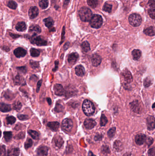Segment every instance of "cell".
<instances>
[{"label":"cell","mask_w":155,"mask_h":156,"mask_svg":"<svg viewBox=\"0 0 155 156\" xmlns=\"http://www.w3.org/2000/svg\"><path fill=\"white\" fill-rule=\"evenodd\" d=\"M144 33L149 36H153L155 35V31L153 27H150L145 29L143 31Z\"/></svg>","instance_id":"83f0119b"},{"label":"cell","mask_w":155,"mask_h":156,"mask_svg":"<svg viewBox=\"0 0 155 156\" xmlns=\"http://www.w3.org/2000/svg\"><path fill=\"white\" fill-rule=\"evenodd\" d=\"M43 22L45 26L48 28H51L54 24V21L51 17H48L44 19Z\"/></svg>","instance_id":"4316f807"},{"label":"cell","mask_w":155,"mask_h":156,"mask_svg":"<svg viewBox=\"0 0 155 156\" xmlns=\"http://www.w3.org/2000/svg\"><path fill=\"white\" fill-rule=\"evenodd\" d=\"M148 5L151 8L155 9V0H149L148 2Z\"/></svg>","instance_id":"f5cc1de1"},{"label":"cell","mask_w":155,"mask_h":156,"mask_svg":"<svg viewBox=\"0 0 155 156\" xmlns=\"http://www.w3.org/2000/svg\"><path fill=\"white\" fill-rule=\"evenodd\" d=\"M79 58V55L76 53H72L69 55L68 57V63L71 65H74Z\"/></svg>","instance_id":"ac0fdd59"},{"label":"cell","mask_w":155,"mask_h":156,"mask_svg":"<svg viewBox=\"0 0 155 156\" xmlns=\"http://www.w3.org/2000/svg\"><path fill=\"white\" fill-rule=\"evenodd\" d=\"M129 22L130 25L133 27H138L142 23V17L137 14H132L129 17Z\"/></svg>","instance_id":"277c9868"},{"label":"cell","mask_w":155,"mask_h":156,"mask_svg":"<svg viewBox=\"0 0 155 156\" xmlns=\"http://www.w3.org/2000/svg\"><path fill=\"white\" fill-rule=\"evenodd\" d=\"M102 58L100 57V56L97 54H93L91 57V62L93 66L94 67L99 66L102 62Z\"/></svg>","instance_id":"4fadbf2b"},{"label":"cell","mask_w":155,"mask_h":156,"mask_svg":"<svg viewBox=\"0 0 155 156\" xmlns=\"http://www.w3.org/2000/svg\"><path fill=\"white\" fill-rule=\"evenodd\" d=\"M17 69H18L19 71L23 74H26L27 72V67L26 66L19 67H17Z\"/></svg>","instance_id":"681fc988"},{"label":"cell","mask_w":155,"mask_h":156,"mask_svg":"<svg viewBox=\"0 0 155 156\" xmlns=\"http://www.w3.org/2000/svg\"><path fill=\"white\" fill-rule=\"evenodd\" d=\"M47 126L53 131H57L58 130L60 124L58 122H49L47 124Z\"/></svg>","instance_id":"44dd1931"},{"label":"cell","mask_w":155,"mask_h":156,"mask_svg":"<svg viewBox=\"0 0 155 156\" xmlns=\"http://www.w3.org/2000/svg\"></svg>","instance_id":"003e7915"},{"label":"cell","mask_w":155,"mask_h":156,"mask_svg":"<svg viewBox=\"0 0 155 156\" xmlns=\"http://www.w3.org/2000/svg\"><path fill=\"white\" fill-rule=\"evenodd\" d=\"M42 80H39V81H38V83H37V88H36V92L38 93L39 91V90H40V87H41V85H42Z\"/></svg>","instance_id":"db71d44e"},{"label":"cell","mask_w":155,"mask_h":156,"mask_svg":"<svg viewBox=\"0 0 155 156\" xmlns=\"http://www.w3.org/2000/svg\"><path fill=\"white\" fill-rule=\"evenodd\" d=\"M16 29L20 32H23L27 29V25L23 22H19L16 26Z\"/></svg>","instance_id":"d4e9b609"},{"label":"cell","mask_w":155,"mask_h":156,"mask_svg":"<svg viewBox=\"0 0 155 156\" xmlns=\"http://www.w3.org/2000/svg\"><path fill=\"white\" fill-rule=\"evenodd\" d=\"M48 0H40L39 2V6L43 9H46L48 7Z\"/></svg>","instance_id":"d6a6232c"},{"label":"cell","mask_w":155,"mask_h":156,"mask_svg":"<svg viewBox=\"0 0 155 156\" xmlns=\"http://www.w3.org/2000/svg\"><path fill=\"white\" fill-rule=\"evenodd\" d=\"M84 125L87 129H92L97 125V122L92 119L87 118L85 120Z\"/></svg>","instance_id":"9c48e42d"},{"label":"cell","mask_w":155,"mask_h":156,"mask_svg":"<svg viewBox=\"0 0 155 156\" xmlns=\"http://www.w3.org/2000/svg\"><path fill=\"white\" fill-rule=\"evenodd\" d=\"M146 136L144 134H139L135 137V142L138 145H142L146 141Z\"/></svg>","instance_id":"7c38bea8"},{"label":"cell","mask_w":155,"mask_h":156,"mask_svg":"<svg viewBox=\"0 0 155 156\" xmlns=\"http://www.w3.org/2000/svg\"><path fill=\"white\" fill-rule=\"evenodd\" d=\"M13 107L14 110H21L22 107L21 103L19 101H16L13 104Z\"/></svg>","instance_id":"b9f144b4"},{"label":"cell","mask_w":155,"mask_h":156,"mask_svg":"<svg viewBox=\"0 0 155 156\" xmlns=\"http://www.w3.org/2000/svg\"><path fill=\"white\" fill-rule=\"evenodd\" d=\"M47 102L49 104V105H51V99H50V98H47Z\"/></svg>","instance_id":"94428289"},{"label":"cell","mask_w":155,"mask_h":156,"mask_svg":"<svg viewBox=\"0 0 155 156\" xmlns=\"http://www.w3.org/2000/svg\"><path fill=\"white\" fill-rule=\"evenodd\" d=\"M102 138V134H97L95 137L94 139L95 141H100Z\"/></svg>","instance_id":"11a10c76"},{"label":"cell","mask_w":155,"mask_h":156,"mask_svg":"<svg viewBox=\"0 0 155 156\" xmlns=\"http://www.w3.org/2000/svg\"><path fill=\"white\" fill-rule=\"evenodd\" d=\"M153 141H154V140L152 137H148V138H146V144L148 145V147H150L151 145L152 144Z\"/></svg>","instance_id":"7dc6e473"},{"label":"cell","mask_w":155,"mask_h":156,"mask_svg":"<svg viewBox=\"0 0 155 156\" xmlns=\"http://www.w3.org/2000/svg\"><path fill=\"white\" fill-rule=\"evenodd\" d=\"M130 107L133 111L136 113H140V106L137 101H135L130 103Z\"/></svg>","instance_id":"603a6c76"},{"label":"cell","mask_w":155,"mask_h":156,"mask_svg":"<svg viewBox=\"0 0 155 156\" xmlns=\"http://www.w3.org/2000/svg\"><path fill=\"white\" fill-rule=\"evenodd\" d=\"M1 111L2 112H7L11 110V107L10 105H8L4 103H1L0 105Z\"/></svg>","instance_id":"cb8c5ba5"},{"label":"cell","mask_w":155,"mask_h":156,"mask_svg":"<svg viewBox=\"0 0 155 156\" xmlns=\"http://www.w3.org/2000/svg\"><path fill=\"white\" fill-rule=\"evenodd\" d=\"M87 2L88 5L93 8H96L98 4V0H87Z\"/></svg>","instance_id":"836d02e7"},{"label":"cell","mask_w":155,"mask_h":156,"mask_svg":"<svg viewBox=\"0 0 155 156\" xmlns=\"http://www.w3.org/2000/svg\"><path fill=\"white\" fill-rule=\"evenodd\" d=\"M3 134L4 139L6 142H9L11 140L12 137V133L11 131H4Z\"/></svg>","instance_id":"1f68e13d"},{"label":"cell","mask_w":155,"mask_h":156,"mask_svg":"<svg viewBox=\"0 0 155 156\" xmlns=\"http://www.w3.org/2000/svg\"><path fill=\"white\" fill-rule=\"evenodd\" d=\"M113 148L117 152H121L123 150V145L121 141L116 140L113 143Z\"/></svg>","instance_id":"7402d4cb"},{"label":"cell","mask_w":155,"mask_h":156,"mask_svg":"<svg viewBox=\"0 0 155 156\" xmlns=\"http://www.w3.org/2000/svg\"><path fill=\"white\" fill-rule=\"evenodd\" d=\"M39 10L38 8L36 6L30 7L29 10V16L30 19H34L38 16Z\"/></svg>","instance_id":"5bb4252c"},{"label":"cell","mask_w":155,"mask_h":156,"mask_svg":"<svg viewBox=\"0 0 155 156\" xmlns=\"http://www.w3.org/2000/svg\"><path fill=\"white\" fill-rule=\"evenodd\" d=\"M53 143L56 147L58 148H60L64 143V141L61 136L57 135L54 137Z\"/></svg>","instance_id":"9a60e30c"},{"label":"cell","mask_w":155,"mask_h":156,"mask_svg":"<svg viewBox=\"0 0 155 156\" xmlns=\"http://www.w3.org/2000/svg\"><path fill=\"white\" fill-rule=\"evenodd\" d=\"M125 82L129 84L133 81V77L130 72L127 69H125L121 73Z\"/></svg>","instance_id":"52a82bcc"},{"label":"cell","mask_w":155,"mask_h":156,"mask_svg":"<svg viewBox=\"0 0 155 156\" xmlns=\"http://www.w3.org/2000/svg\"><path fill=\"white\" fill-rule=\"evenodd\" d=\"M48 148L46 146H42L38 147L36 152L39 156H46L48 154Z\"/></svg>","instance_id":"e0dca14e"},{"label":"cell","mask_w":155,"mask_h":156,"mask_svg":"<svg viewBox=\"0 0 155 156\" xmlns=\"http://www.w3.org/2000/svg\"><path fill=\"white\" fill-rule=\"evenodd\" d=\"M63 109H64V107L63 106V105H61L60 103H57L55 108V110L56 112H60L63 111Z\"/></svg>","instance_id":"7bdbcfd3"},{"label":"cell","mask_w":155,"mask_h":156,"mask_svg":"<svg viewBox=\"0 0 155 156\" xmlns=\"http://www.w3.org/2000/svg\"><path fill=\"white\" fill-rule=\"evenodd\" d=\"M152 108H155V103L153 104V105H152Z\"/></svg>","instance_id":"03108f58"},{"label":"cell","mask_w":155,"mask_h":156,"mask_svg":"<svg viewBox=\"0 0 155 156\" xmlns=\"http://www.w3.org/2000/svg\"><path fill=\"white\" fill-rule=\"evenodd\" d=\"M79 15L81 21L85 22L90 21L93 16L91 10L86 7H82L80 9Z\"/></svg>","instance_id":"7a4b0ae2"},{"label":"cell","mask_w":155,"mask_h":156,"mask_svg":"<svg viewBox=\"0 0 155 156\" xmlns=\"http://www.w3.org/2000/svg\"><path fill=\"white\" fill-rule=\"evenodd\" d=\"M30 54L31 56L33 57H36L39 56L40 52L39 50L35 48H32L30 49Z\"/></svg>","instance_id":"d590c367"},{"label":"cell","mask_w":155,"mask_h":156,"mask_svg":"<svg viewBox=\"0 0 155 156\" xmlns=\"http://www.w3.org/2000/svg\"><path fill=\"white\" fill-rule=\"evenodd\" d=\"M153 83V80L150 77L146 78L144 81V86L146 88L149 87L150 86H151Z\"/></svg>","instance_id":"e575fe53"},{"label":"cell","mask_w":155,"mask_h":156,"mask_svg":"<svg viewBox=\"0 0 155 156\" xmlns=\"http://www.w3.org/2000/svg\"><path fill=\"white\" fill-rule=\"evenodd\" d=\"M103 23L102 18L100 15H94L90 21V24L91 27L94 29L100 28Z\"/></svg>","instance_id":"3957f363"},{"label":"cell","mask_w":155,"mask_h":156,"mask_svg":"<svg viewBox=\"0 0 155 156\" xmlns=\"http://www.w3.org/2000/svg\"><path fill=\"white\" fill-rule=\"evenodd\" d=\"M28 133L32 137V138L35 140H37L39 137V134L37 131H36L30 130L28 131Z\"/></svg>","instance_id":"4dcf8cb0"},{"label":"cell","mask_w":155,"mask_h":156,"mask_svg":"<svg viewBox=\"0 0 155 156\" xmlns=\"http://www.w3.org/2000/svg\"><path fill=\"white\" fill-rule=\"evenodd\" d=\"M17 117L19 118V120H28L29 118L28 116L25 115H18L17 116Z\"/></svg>","instance_id":"c3c4849f"},{"label":"cell","mask_w":155,"mask_h":156,"mask_svg":"<svg viewBox=\"0 0 155 156\" xmlns=\"http://www.w3.org/2000/svg\"><path fill=\"white\" fill-rule=\"evenodd\" d=\"M112 5L111 4H108L106 3L104 4L103 7V10L105 12H107L110 13L112 11Z\"/></svg>","instance_id":"74e56055"},{"label":"cell","mask_w":155,"mask_h":156,"mask_svg":"<svg viewBox=\"0 0 155 156\" xmlns=\"http://www.w3.org/2000/svg\"><path fill=\"white\" fill-rule=\"evenodd\" d=\"M108 122V120L104 114L102 115L100 117V126H106V124H107Z\"/></svg>","instance_id":"8d00e7d4"},{"label":"cell","mask_w":155,"mask_h":156,"mask_svg":"<svg viewBox=\"0 0 155 156\" xmlns=\"http://www.w3.org/2000/svg\"><path fill=\"white\" fill-rule=\"evenodd\" d=\"M82 108L83 112L87 116H91L95 112V108L94 105L89 100H86L82 104Z\"/></svg>","instance_id":"6da1fadb"},{"label":"cell","mask_w":155,"mask_h":156,"mask_svg":"<svg viewBox=\"0 0 155 156\" xmlns=\"http://www.w3.org/2000/svg\"><path fill=\"white\" fill-rule=\"evenodd\" d=\"M131 155V154L130 153H125L123 156H130Z\"/></svg>","instance_id":"e7e4bbea"},{"label":"cell","mask_w":155,"mask_h":156,"mask_svg":"<svg viewBox=\"0 0 155 156\" xmlns=\"http://www.w3.org/2000/svg\"><path fill=\"white\" fill-rule=\"evenodd\" d=\"M148 129L152 131L155 128V118L152 116H148L146 119Z\"/></svg>","instance_id":"ba28073f"},{"label":"cell","mask_w":155,"mask_h":156,"mask_svg":"<svg viewBox=\"0 0 155 156\" xmlns=\"http://www.w3.org/2000/svg\"><path fill=\"white\" fill-rule=\"evenodd\" d=\"M14 82L16 84H25V81L24 79H23L22 77L17 75V76L15 77L14 79Z\"/></svg>","instance_id":"f1b7e54d"},{"label":"cell","mask_w":155,"mask_h":156,"mask_svg":"<svg viewBox=\"0 0 155 156\" xmlns=\"http://www.w3.org/2000/svg\"><path fill=\"white\" fill-rule=\"evenodd\" d=\"M27 51L23 48L19 47L17 48L14 51V54L15 55L16 57L20 58L24 57L25 55L27 54Z\"/></svg>","instance_id":"8fae6325"},{"label":"cell","mask_w":155,"mask_h":156,"mask_svg":"<svg viewBox=\"0 0 155 156\" xmlns=\"http://www.w3.org/2000/svg\"><path fill=\"white\" fill-rule=\"evenodd\" d=\"M88 156H95V155L93 154L92 152H91V151H90L89 152H88Z\"/></svg>","instance_id":"be15d7a7"},{"label":"cell","mask_w":155,"mask_h":156,"mask_svg":"<svg viewBox=\"0 0 155 156\" xmlns=\"http://www.w3.org/2000/svg\"><path fill=\"white\" fill-rule=\"evenodd\" d=\"M102 151L103 152V153H108L110 152V150L108 147L103 146L102 148Z\"/></svg>","instance_id":"816d5d0a"},{"label":"cell","mask_w":155,"mask_h":156,"mask_svg":"<svg viewBox=\"0 0 155 156\" xmlns=\"http://www.w3.org/2000/svg\"><path fill=\"white\" fill-rule=\"evenodd\" d=\"M7 6L12 9L15 10L17 8V4L13 1H10L8 2Z\"/></svg>","instance_id":"ab89813d"},{"label":"cell","mask_w":155,"mask_h":156,"mask_svg":"<svg viewBox=\"0 0 155 156\" xmlns=\"http://www.w3.org/2000/svg\"><path fill=\"white\" fill-rule=\"evenodd\" d=\"M24 137H25V134L24 132H21L16 136V137L17 139H22V138L23 139Z\"/></svg>","instance_id":"9f6ffc18"},{"label":"cell","mask_w":155,"mask_h":156,"mask_svg":"<svg viewBox=\"0 0 155 156\" xmlns=\"http://www.w3.org/2000/svg\"><path fill=\"white\" fill-rule=\"evenodd\" d=\"M115 130H116V128L115 127L111 128V129L109 130V131L107 132V135H108L109 137H110V138H112L115 136Z\"/></svg>","instance_id":"60d3db41"},{"label":"cell","mask_w":155,"mask_h":156,"mask_svg":"<svg viewBox=\"0 0 155 156\" xmlns=\"http://www.w3.org/2000/svg\"><path fill=\"white\" fill-rule=\"evenodd\" d=\"M142 55V52L139 49H134L132 52V56L134 60H137Z\"/></svg>","instance_id":"484cf974"},{"label":"cell","mask_w":155,"mask_h":156,"mask_svg":"<svg viewBox=\"0 0 155 156\" xmlns=\"http://www.w3.org/2000/svg\"><path fill=\"white\" fill-rule=\"evenodd\" d=\"M6 120L7 121V124H10V125H13L15 123L16 121V119L13 116H8L6 118Z\"/></svg>","instance_id":"f35d334b"},{"label":"cell","mask_w":155,"mask_h":156,"mask_svg":"<svg viewBox=\"0 0 155 156\" xmlns=\"http://www.w3.org/2000/svg\"><path fill=\"white\" fill-rule=\"evenodd\" d=\"M55 67L54 69H53V71H56L57 68H58V65L59 62L58 61H55Z\"/></svg>","instance_id":"680465c9"},{"label":"cell","mask_w":155,"mask_h":156,"mask_svg":"<svg viewBox=\"0 0 155 156\" xmlns=\"http://www.w3.org/2000/svg\"><path fill=\"white\" fill-rule=\"evenodd\" d=\"M54 90L55 94L58 96H62L64 95V89L60 84H56L54 86Z\"/></svg>","instance_id":"30bf717a"},{"label":"cell","mask_w":155,"mask_h":156,"mask_svg":"<svg viewBox=\"0 0 155 156\" xmlns=\"http://www.w3.org/2000/svg\"><path fill=\"white\" fill-rule=\"evenodd\" d=\"M1 152H2V153H4L5 155L6 154V152H5V151H6V148H5V146L4 145H2V147H1Z\"/></svg>","instance_id":"6f0895ef"},{"label":"cell","mask_w":155,"mask_h":156,"mask_svg":"<svg viewBox=\"0 0 155 156\" xmlns=\"http://www.w3.org/2000/svg\"><path fill=\"white\" fill-rule=\"evenodd\" d=\"M148 156H155V147L150 149L148 152Z\"/></svg>","instance_id":"f907efd6"},{"label":"cell","mask_w":155,"mask_h":156,"mask_svg":"<svg viewBox=\"0 0 155 156\" xmlns=\"http://www.w3.org/2000/svg\"><path fill=\"white\" fill-rule=\"evenodd\" d=\"M32 144H33V141H32V140L30 138H28L27 139L26 141L25 142V144H24L25 149H27L29 148H30L32 146Z\"/></svg>","instance_id":"ee69618b"},{"label":"cell","mask_w":155,"mask_h":156,"mask_svg":"<svg viewBox=\"0 0 155 156\" xmlns=\"http://www.w3.org/2000/svg\"><path fill=\"white\" fill-rule=\"evenodd\" d=\"M81 47L85 52H88L91 49L90 44L87 41L83 42L81 44Z\"/></svg>","instance_id":"f546056e"},{"label":"cell","mask_w":155,"mask_h":156,"mask_svg":"<svg viewBox=\"0 0 155 156\" xmlns=\"http://www.w3.org/2000/svg\"><path fill=\"white\" fill-rule=\"evenodd\" d=\"M65 34V31H64V27H63V36L61 37V43L63 42V39H64V36Z\"/></svg>","instance_id":"91938a15"},{"label":"cell","mask_w":155,"mask_h":156,"mask_svg":"<svg viewBox=\"0 0 155 156\" xmlns=\"http://www.w3.org/2000/svg\"><path fill=\"white\" fill-rule=\"evenodd\" d=\"M29 32L34 33V34H39L41 32V29L38 25H32L29 27Z\"/></svg>","instance_id":"ffe728a7"},{"label":"cell","mask_w":155,"mask_h":156,"mask_svg":"<svg viewBox=\"0 0 155 156\" xmlns=\"http://www.w3.org/2000/svg\"><path fill=\"white\" fill-rule=\"evenodd\" d=\"M20 153V149L17 147H15L8 150L5 156H19Z\"/></svg>","instance_id":"2e32d148"},{"label":"cell","mask_w":155,"mask_h":156,"mask_svg":"<svg viewBox=\"0 0 155 156\" xmlns=\"http://www.w3.org/2000/svg\"><path fill=\"white\" fill-rule=\"evenodd\" d=\"M148 13L150 17H151V18L153 19H155V9H149L148 11Z\"/></svg>","instance_id":"bcb514c9"},{"label":"cell","mask_w":155,"mask_h":156,"mask_svg":"<svg viewBox=\"0 0 155 156\" xmlns=\"http://www.w3.org/2000/svg\"><path fill=\"white\" fill-rule=\"evenodd\" d=\"M75 72L78 76H83L85 73V69L82 65H78L75 68Z\"/></svg>","instance_id":"d6986e66"},{"label":"cell","mask_w":155,"mask_h":156,"mask_svg":"<svg viewBox=\"0 0 155 156\" xmlns=\"http://www.w3.org/2000/svg\"><path fill=\"white\" fill-rule=\"evenodd\" d=\"M32 44H36L38 46H45L47 45V41L42 38V37L37 36L36 34H34L30 39Z\"/></svg>","instance_id":"5b68a950"},{"label":"cell","mask_w":155,"mask_h":156,"mask_svg":"<svg viewBox=\"0 0 155 156\" xmlns=\"http://www.w3.org/2000/svg\"><path fill=\"white\" fill-rule=\"evenodd\" d=\"M73 127V122L69 118H66L63 120L61 124V128L63 131L67 132L71 131Z\"/></svg>","instance_id":"8992f818"},{"label":"cell","mask_w":155,"mask_h":156,"mask_svg":"<svg viewBox=\"0 0 155 156\" xmlns=\"http://www.w3.org/2000/svg\"><path fill=\"white\" fill-rule=\"evenodd\" d=\"M30 66L33 69H36V68H38L39 67V63L37 62H36V61L30 60Z\"/></svg>","instance_id":"f6af8a7d"},{"label":"cell","mask_w":155,"mask_h":156,"mask_svg":"<svg viewBox=\"0 0 155 156\" xmlns=\"http://www.w3.org/2000/svg\"><path fill=\"white\" fill-rule=\"evenodd\" d=\"M69 1H70V0H65L64 3V6H67V5H68V3L69 2Z\"/></svg>","instance_id":"6125c7cd"}]
</instances>
